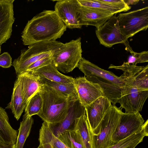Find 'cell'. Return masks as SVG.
<instances>
[{
  "instance_id": "obj_23",
  "label": "cell",
  "mask_w": 148,
  "mask_h": 148,
  "mask_svg": "<svg viewBox=\"0 0 148 148\" xmlns=\"http://www.w3.org/2000/svg\"><path fill=\"white\" fill-rule=\"evenodd\" d=\"M39 143L49 144L51 148H69L53 134L49 123L43 122L39 131Z\"/></svg>"
},
{
  "instance_id": "obj_18",
  "label": "cell",
  "mask_w": 148,
  "mask_h": 148,
  "mask_svg": "<svg viewBox=\"0 0 148 148\" xmlns=\"http://www.w3.org/2000/svg\"><path fill=\"white\" fill-rule=\"evenodd\" d=\"M27 105L24 101L20 83L16 78L14 83L11 101L6 108L10 109L14 117L18 120Z\"/></svg>"
},
{
  "instance_id": "obj_11",
  "label": "cell",
  "mask_w": 148,
  "mask_h": 148,
  "mask_svg": "<svg viewBox=\"0 0 148 148\" xmlns=\"http://www.w3.org/2000/svg\"><path fill=\"white\" fill-rule=\"evenodd\" d=\"M73 82L78 99L84 107L103 96V91L101 86L98 83L88 80L85 76L74 78Z\"/></svg>"
},
{
  "instance_id": "obj_31",
  "label": "cell",
  "mask_w": 148,
  "mask_h": 148,
  "mask_svg": "<svg viewBox=\"0 0 148 148\" xmlns=\"http://www.w3.org/2000/svg\"><path fill=\"white\" fill-rule=\"evenodd\" d=\"M134 83L138 88L148 90V65L134 76Z\"/></svg>"
},
{
  "instance_id": "obj_8",
  "label": "cell",
  "mask_w": 148,
  "mask_h": 148,
  "mask_svg": "<svg viewBox=\"0 0 148 148\" xmlns=\"http://www.w3.org/2000/svg\"><path fill=\"white\" fill-rule=\"evenodd\" d=\"M119 103L125 113H133L141 111L148 96V90L138 88L133 83L125 84L122 88Z\"/></svg>"
},
{
  "instance_id": "obj_21",
  "label": "cell",
  "mask_w": 148,
  "mask_h": 148,
  "mask_svg": "<svg viewBox=\"0 0 148 148\" xmlns=\"http://www.w3.org/2000/svg\"><path fill=\"white\" fill-rule=\"evenodd\" d=\"M33 71L37 75L51 81L63 84L74 83V78L61 73L52 64Z\"/></svg>"
},
{
  "instance_id": "obj_6",
  "label": "cell",
  "mask_w": 148,
  "mask_h": 148,
  "mask_svg": "<svg viewBox=\"0 0 148 148\" xmlns=\"http://www.w3.org/2000/svg\"><path fill=\"white\" fill-rule=\"evenodd\" d=\"M120 30L126 39L140 32L146 30L148 27V7L125 13L117 16Z\"/></svg>"
},
{
  "instance_id": "obj_9",
  "label": "cell",
  "mask_w": 148,
  "mask_h": 148,
  "mask_svg": "<svg viewBox=\"0 0 148 148\" xmlns=\"http://www.w3.org/2000/svg\"><path fill=\"white\" fill-rule=\"evenodd\" d=\"M144 121L139 112L133 113L123 112L112 135V141L116 143L140 131Z\"/></svg>"
},
{
  "instance_id": "obj_36",
  "label": "cell",
  "mask_w": 148,
  "mask_h": 148,
  "mask_svg": "<svg viewBox=\"0 0 148 148\" xmlns=\"http://www.w3.org/2000/svg\"><path fill=\"white\" fill-rule=\"evenodd\" d=\"M15 145L7 144L0 141V148H14Z\"/></svg>"
},
{
  "instance_id": "obj_1",
  "label": "cell",
  "mask_w": 148,
  "mask_h": 148,
  "mask_svg": "<svg viewBox=\"0 0 148 148\" xmlns=\"http://www.w3.org/2000/svg\"><path fill=\"white\" fill-rule=\"evenodd\" d=\"M65 25L54 10H44L29 21L22 33L25 45L39 42L56 40L66 30Z\"/></svg>"
},
{
  "instance_id": "obj_12",
  "label": "cell",
  "mask_w": 148,
  "mask_h": 148,
  "mask_svg": "<svg viewBox=\"0 0 148 148\" xmlns=\"http://www.w3.org/2000/svg\"><path fill=\"white\" fill-rule=\"evenodd\" d=\"M85 114V107L81 104L78 97L75 98L71 101L67 114L64 119L59 123L49 124L56 136L66 131L74 130L78 120Z\"/></svg>"
},
{
  "instance_id": "obj_4",
  "label": "cell",
  "mask_w": 148,
  "mask_h": 148,
  "mask_svg": "<svg viewBox=\"0 0 148 148\" xmlns=\"http://www.w3.org/2000/svg\"><path fill=\"white\" fill-rule=\"evenodd\" d=\"M81 39L79 37L62 43L53 52L52 64L58 71L67 73L77 67L82 58Z\"/></svg>"
},
{
  "instance_id": "obj_19",
  "label": "cell",
  "mask_w": 148,
  "mask_h": 148,
  "mask_svg": "<svg viewBox=\"0 0 148 148\" xmlns=\"http://www.w3.org/2000/svg\"><path fill=\"white\" fill-rule=\"evenodd\" d=\"M18 136L17 131L11 126L5 110L0 106V141L15 144Z\"/></svg>"
},
{
  "instance_id": "obj_15",
  "label": "cell",
  "mask_w": 148,
  "mask_h": 148,
  "mask_svg": "<svg viewBox=\"0 0 148 148\" xmlns=\"http://www.w3.org/2000/svg\"><path fill=\"white\" fill-rule=\"evenodd\" d=\"M87 77H95L105 79L122 88L125 86L123 79L112 72L103 69L82 58L77 67Z\"/></svg>"
},
{
  "instance_id": "obj_39",
  "label": "cell",
  "mask_w": 148,
  "mask_h": 148,
  "mask_svg": "<svg viewBox=\"0 0 148 148\" xmlns=\"http://www.w3.org/2000/svg\"><path fill=\"white\" fill-rule=\"evenodd\" d=\"M1 45H0V53H1Z\"/></svg>"
},
{
  "instance_id": "obj_33",
  "label": "cell",
  "mask_w": 148,
  "mask_h": 148,
  "mask_svg": "<svg viewBox=\"0 0 148 148\" xmlns=\"http://www.w3.org/2000/svg\"><path fill=\"white\" fill-rule=\"evenodd\" d=\"M52 55L53 54L48 57L44 58L35 62L30 65L27 68L25 71H34L39 69L52 64Z\"/></svg>"
},
{
  "instance_id": "obj_34",
  "label": "cell",
  "mask_w": 148,
  "mask_h": 148,
  "mask_svg": "<svg viewBox=\"0 0 148 148\" xmlns=\"http://www.w3.org/2000/svg\"><path fill=\"white\" fill-rule=\"evenodd\" d=\"M104 2L111 5L112 6L120 9L123 12H126L130 10L131 7L129 6L124 0H103Z\"/></svg>"
},
{
  "instance_id": "obj_17",
  "label": "cell",
  "mask_w": 148,
  "mask_h": 148,
  "mask_svg": "<svg viewBox=\"0 0 148 148\" xmlns=\"http://www.w3.org/2000/svg\"><path fill=\"white\" fill-rule=\"evenodd\" d=\"M24 102L27 104L30 98L39 91L42 85L39 76L33 71H25L18 75Z\"/></svg>"
},
{
  "instance_id": "obj_35",
  "label": "cell",
  "mask_w": 148,
  "mask_h": 148,
  "mask_svg": "<svg viewBox=\"0 0 148 148\" xmlns=\"http://www.w3.org/2000/svg\"><path fill=\"white\" fill-rule=\"evenodd\" d=\"M12 65V58L8 53L4 52L0 55V66L4 68H8Z\"/></svg>"
},
{
  "instance_id": "obj_30",
  "label": "cell",
  "mask_w": 148,
  "mask_h": 148,
  "mask_svg": "<svg viewBox=\"0 0 148 148\" xmlns=\"http://www.w3.org/2000/svg\"><path fill=\"white\" fill-rule=\"evenodd\" d=\"M144 67V66H138L130 64L127 62H124L121 66H116L111 64L108 69H114L123 71V73L120 77L123 79L128 77L134 76L142 70Z\"/></svg>"
},
{
  "instance_id": "obj_25",
  "label": "cell",
  "mask_w": 148,
  "mask_h": 148,
  "mask_svg": "<svg viewBox=\"0 0 148 148\" xmlns=\"http://www.w3.org/2000/svg\"><path fill=\"white\" fill-rule=\"evenodd\" d=\"M33 123L34 119L32 117L24 114L22 121L20 123L14 148H23L25 140L30 134Z\"/></svg>"
},
{
  "instance_id": "obj_26",
  "label": "cell",
  "mask_w": 148,
  "mask_h": 148,
  "mask_svg": "<svg viewBox=\"0 0 148 148\" xmlns=\"http://www.w3.org/2000/svg\"><path fill=\"white\" fill-rule=\"evenodd\" d=\"M55 136L69 148H84L79 133L75 130L66 131Z\"/></svg>"
},
{
  "instance_id": "obj_37",
  "label": "cell",
  "mask_w": 148,
  "mask_h": 148,
  "mask_svg": "<svg viewBox=\"0 0 148 148\" xmlns=\"http://www.w3.org/2000/svg\"><path fill=\"white\" fill-rule=\"evenodd\" d=\"M139 0H124L125 3L129 6L130 5H135L137 4L139 1Z\"/></svg>"
},
{
  "instance_id": "obj_28",
  "label": "cell",
  "mask_w": 148,
  "mask_h": 148,
  "mask_svg": "<svg viewBox=\"0 0 148 148\" xmlns=\"http://www.w3.org/2000/svg\"><path fill=\"white\" fill-rule=\"evenodd\" d=\"M82 6L97 9L114 14L123 12L106 3L103 0H77Z\"/></svg>"
},
{
  "instance_id": "obj_2",
  "label": "cell",
  "mask_w": 148,
  "mask_h": 148,
  "mask_svg": "<svg viewBox=\"0 0 148 148\" xmlns=\"http://www.w3.org/2000/svg\"><path fill=\"white\" fill-rule=\"evenodd\" d=\"M39 91L42 105L37 115L44 122L49 124H56L61 122L67 115L71 100L75 98H70L42 84Z\"/></svg>"
},
{
  "instance_id": "obj_24",
  "label": "cell",
  "mask_w": 148,
  "mask_h": 148,
  "mask_svg": "<svg viewBox=\"0 0 148 148\" xmlns=\"http://www.w3.org/2000/svg\"><path fill=\"white\" fill-rule=\"evenodd\" d=\"M74 130L79 133L84 148H93L92 133L86 114L78 120Z\"/></svg>"
},
{
  "instance_id": "obj_20",
  "label": "cell",
  "mask_w": 148,
  "mask_h": 148,
  "mask_svg": "<svg viewBox=\"0 0 148 148\" xmlns=\"http://www.w3.org/2000/svg\"><path fill=\"white\" fill-rule=\"evenodd\" d=\"M86 77L88 80L98 83L101 86L103 91V96L109 100L113 105L119 103L121 97L122 88L105 79L95 77Z\"/></svg>"
},
{
  "instance_id": "obj_32",
  "label": "cell",
  "mask_w": 148,
  "mask_h": 148,
  "mask_svg": "<svg viewBox=\"0 0 148 148\" xmlns=\"http://www.w3.org/2000/svg\"><path fill=\"white\" fill-rule=\"evenodd\" d=\"M129 51L131 55L129 56L127 62L128 63L136 65L138 63L148 62V51H145L138 53L134 51L132 49Z\"/></svg>"
},
{
  "instance_id": "obj_22",
  "label": "cell",
  "mask_w": 148,
  "mask_h": 148,
  "mask_svg": "<svg viewBox=\"0 0 148 148\" xmlns=\"http://www.w3.org/2000/svg\"><path fill=\"white\" fill-rule=\"evenodd\" d=\"M148 120L144 123L141 129L133 134L115 143L108 148H135L148 136Z\"/></svg>"
},
{
  "instance_id": "obj_13",
  "label": "cell",
  "mask_w": 148,
  "mask_h": 148,
  "mask_svg": "<svg viewBox=\"0 0 148 148\" xmlns=\"http://www.w3.org/2000/svg\"><path fill=\"white\" fill-rule=\"evenodd\" d=\"M112 106L106 97L101 96L85 106L87 119L92 134L99 132V125L108 110Z\"/></svg>"
},
{
  "instance_id": "obj_7",
  "label": "cell",
  "mask_w": 148,
  "mask_h": 148,
  "mask_svg": "<svg viewBox=\"0 0 148 148\" xmlns=\"http://www.w3.org/2000/svg\"><path fill=\"white\" fill-rule=\"evenodd\" d=\"M95 33L100 44L108 47L122 43L126 49L130 48L128 40L121 33L116 14L111 17L101 26L97 27Z\"/></svg>"
},
{
  "instance_id": "obj_10",
  "label": "cell",
  "mask_w": 148,
  "mask_h": 148,
  "mask_svg": "<svg viewBox=\"0 0 148 148\" xmlns=\"http://www.w3.org/2000/svg\"><path fill=\"white\" fill-rule=\"evenodd\" d=\"M54 11L58 17L70 29L81 28L78 10L80 5L77 0L56 1Z\"/></svg>"
},
{
  "instance_id": "obj_16",
  "label": "cell",
  "mask_w": 148,
  "mask_h": 148,
  "mask_svg": "<svg viewBox=\"0 0 148 148\" xmlns=\"http://www.w3.org/2000/svg\"><path fill=\"white\" fill-rule=\"evenodd\" d=\"M78 12L81 26L92 25L96 28L101 26L111 17L115 14L97 9L81 5Z\"/></svg>"
},
{
  "instance_id": "obj_3",
  "label": "cell",
  "mask_w": 148,
  "mask_h": 148,
  "mask_svg": "<svg viewBox=\"0 0 148 148\" xmlns=\"http://www.w3.org/2000/svg\"><path fill=\"white\" fill-rule=\"evenodd\" d=\"M62 43L56 40L41 42L29 45L27 49L21 50L20 56L12 63L17 75L25 71L35 62L52 55Z\"/></svg>"
},
{
  "instance_id": "obj_29",
  "label": "cell",
  "mask_w": 148,
  "mask_h": 148,
  "mask_svg": "<svg viewBox=\"0 0 148 148\" xmlns=\"http://www.w3.org/2000/svg\"><path fill=\"white\" fill-rule=\"evenodd\" d=\"M42 101L39 90L29 99L25 109V114L32 116L37 114L40 110Z\"/></svg>"
},
{
  "instance_id": "obj_27",
  "label": "cell",
  "mask_w": 148,
  "mask_h": 148,
  "mask_svg": "<svg viewBox=\"0 0 148 148\" xmlns=\"http://www.w3.org/2000/svg\"><path fill=\"white\" fill-rule=\"evenodd\" d=\"M39 77L42 84L55 89L70 98L78 97L74 83H61L51 81L45 78Z\"/></svg>"
},
{
  "instance_id": "obj_38",
  "label": "cell",
  "mask_w": 148,
  "mask_h": 148,
  "mask_svg": "<svg viewBox=\"0 0 148 148\" xmlns=\"http://www.w3.org/2000/svg\"><path fill=\"white\" fill-rule=\"evenodd\" d=\"M37 148H51L50 145L48 144L40 143Z\"/></svg>"
},
{
  "instance_id": "obj_5",
  "label": "cell",
  "mask_w": 148,
  "mask_h": 148,
  "mask_svg": "<svg viewBox=\"0 0 148 148\" xmlns=\"http://www.w3.org/2000/svg\"><path fill=\"white\" fill-rule=\"evenodd\" d=\"M122 109L112 105L107 111L99 125V133L92 134L93 148H108L115 143L112 137L123 112Z\"/></svg>"
},
{
  "instance_id": "obj_14",
  "label": "cell",
  "mask_w": 148,
  "mask_h": 148,
  "mask_svg": "<svg viewBox=\"0 0 148 148\" xmlns=\"http://www.w3.org/2000/svg\"><path fill=\"white\" fill-rule=\"evenodd\" d=\"M14 0H0V45L10 37L15 21Z\"/></svg>"
}]
</instances>
